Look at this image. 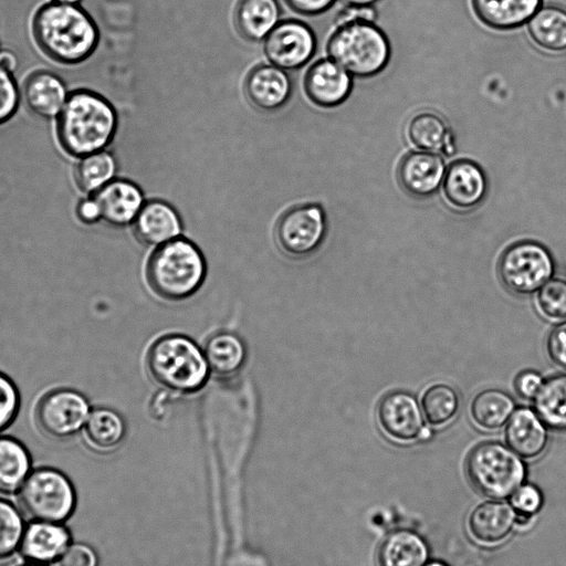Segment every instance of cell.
Listing matches in <instances>:
<instances>
[{"instance_id": "obj_27", "label": "cell", "mask_w": 566, "mask_h": 566, "mask_svg": "<svg viewBox=\"0 0 566 566\" xmlns=\"http://www.w3.org/2000/svg\"><path fill=\"white\" fill-rule=\"evenodd\" d=\"M203 354L210 373L221 378L234 376L247 361L243 340L228 331L213 333L206 342Z\"/></svg>"}, {"instance_id": "obj_19", "label": "cell", "mask_w": 566, "mask_h": 566, "mask_svg": "<svg viewBox=\"0 0 566 566\" xmlns=\"http://www.w3.org/2000/svg\"><path fill=\"white\" fill-rule=\"evenodd\" d=\"M134 233L144 244L158 247L180 237L182 223L176 209L166 201L144 203L134 222Z\"/></svg>"}, {"instance_id": "obj_21", "label": "cell", "mask_w": 566, "mask_h": 566, "mask_svg": "<svg viewBox=\"0 0 566 566\" xmlns=\"http://www.w3.org/2000/svg\"><path fill=\"white\" fill-rule=\"evenodd\" d=\"M543 6V0H471L481 23L496 31H509L526 24Z\"/></svg>"}, {"instance_id": "obj_1", "label": "cell", "mask_w": 566, "mask_h": 566, "mask_svg": "<svg viewBox=\"0 0 566 566\" xmlns=\"http://www.w3.org/2000/svg\"><path fill=\"white\" fill-rule=\"evenodd\" d=\"M32 33L40 50L61 64H77L98 44V29L80 6L54 1L42 4L33 15Z\"/></svg>"}, {"instance_id": "obj_17", "label": "cell", "mask_w": 566, "mask_h": 566, "mask_svg": "<svg viewBox=\"0 0 566 566\" xmlns=\"http://www.w3.org/2000/svg\"><path fill=\"white\" fill-rule=\"evenodd\" d=\"M92 196L99 206L102 219L113 227L133 223L145 203L142 189L126 179H113Z\"/></svg>"}, {"instance_id": "obj_9", "label": "cell", "mask_w": 566, "mask_h": 566, "mask_svg": "<svg viewBox=\"0 0 566 566\" xmlns=\"http://www.w3.org/2000/svg\"><path fill=\"white\" fill-rule=\"evenodd\" d=\"M326 230V214L319 205H297L284 211L277 219L274 240L284 255L300 260L317 251L325 239Z\"/></svg>"}, {"instance_id": "obj_16", "label": "cell", "mask_w": 566, "mask_h": 566, "mask_svg": "<svg viewBox=\"0 0 566 566\" xmlns=\"http://www.w3.org/2000/svg\"><path fill=\"white\" fill-rule=\"evenodd\" d=\"M244 94L255 108L275 112L291 97V78L284 70L273 64H260L248 73L244 80Z\"/></svg>"}, {"instance_id": "obj_32", "label": "cell", "mask_w": 566, "mask_h": 566, "mask_svg": "<svg viewBox=\"0 0 566 566\" xmlns=\"http://www.w3.org/2000/svg\"><path fill=\"white\" fill-rule=\"evenodd\" d=\"M116 169L114 156L103 149L81 157L74 169V179L81 191L94 195L114 179Z\"/></svg>"}, {"instance_id": "obj_13", "label": "cell", "mask_w": 566, "mask_h": 566, "mask_svg": "<svg viewBox=\"0 0 566 566\" xmlns=\"http://www.w3.org/2000/svg\"><path fill=\"white\" fill-rule=\"evenodd\" d=\"M446 169L440 154L417 149L401 157L396 177L402 191L413 198L424 199L439 190Z\"/></svg>"}, {"instance_id": "obj_11", "label": "cell", "mask_w": 566, "mask_h": 566, "mask_svg": "<svg viewBox=\"0 0 566 566\" xmlns=\"http://www.w3.org/2000/svg\"><path fill=\"white\" fill-rule=\"evenodd\" d=\"M316 45L315 33L310 25L287 19L280 21L263 40V52L271 64L291 71L307 64Z\"/></svg>"}, {"instance_id": "obj_35", "label": "cell", "mask_w": 566, "mask_h": 566, "mask_svg": "<svg viewBox=\"0 0 566 566\" xmlns=\"http://www.w3.org/2000/svg\"><path fill=\"white\" fill-rule=\"evenodd\" d=\"M24 524L20 512L0 499V560L7 559L20 547Z\"/></svg>"}, {"instance_id": "obj_10", "label": "cell", "mask_w": 566, "mask_h": 566, "mask_svg": "<svg viewBox=\"0 0 566 566\" xmlns=\"http://www.w3.org/2000/svg\"><path fill=\"white\" fill-rule=\"evenodd\" d=\"M90 412V405L82 394L72 389H56L40 399L35 418L44 434L66 439L84 427Z\"/></svg>"}, {"instance_id": "obj_18", "label": "cell", "mask_w": 566, "mask_h": 566, "mask_svg": "<svg viewBox=\"0 0 566 566\" xmlns=\"http://www.w3.org/2000/svg\"><path fill=\"white\" fill-rule=\"evenodd\" d=\"M405 135L418 150L446 156L455 153L453 132L448 120L434 111L423 109L413 114L406 124Z\"/></svg>"}, {"instance_id": "obj_23", "label": "cell", "mask_w": 566, "mask_h": 566, "mask_svg": "<svg viewBox=\"0 0 566 566\" xmlns=\"http://www.w3.org/2000/svg\"><path fill=\"white\" fill-rule=\"evenodd\" d=\"M22 93L28 108L45 119L57 117L69 96L64 82L49 71L32 73Z\"/></svg>"}, {"instance_id": "obj_34", "label": "cell", "mask_w": 566, "mask_h": 566, "mask_svg": "<svg viewBox=\"0 0 566 566\" xmlns=\"http://www.w3.org/2000/svg\"><path fill=\"white\" fill-rule=\"evenodd\" d=\"M459 407V394L448 384H434L428 387L421 397L423 416L432 426L449 422L457 415Z\"/></svg>"}, {"instance_id": "obj_5", "label": "cell", "mask_w": 566, "mask_h": 566, "mask_svg": "<svg viewBox=\"0 0 566 566\" xmlns=\"http://www.w3.org/2000/svg\"><path fill=\"white\" fill-rule=\"evenodd\" d=\"M326 51L352 76L368 78L381 73L391 57L388 36L375 22L356 21L337 25Z\"/></svg>"}, {"instance_id": "obj_20", "label": "cell", "mask_w": 566, "mask_h": 566, "mask_svg": "<svg viewBox=\"0 0 566 566\" xmlns=\"http://www.w3.org/2000/svg\"><path fill=\"white\" fill-rule=\"evenodd\" d=\"M71 535L61 523L34 521L23 532L20 552L31 563L49 564L70 546Z\"/></svg>"}, {"instance_id": "obj_33", "label": "cell", "mask_w": 566, "mask_h": 566, "mask_svg": "<svg viewBox=\"0 0 566 566\" xmlns=\"http://www.w3.org/2000/svg\"><path fill=\"white\" fill-rule=\"evenodd\" d=\"M88 442L96 449L109 450L117 447L125 434L122 417L108 408H98L90 412L84 424Z\"/></svg>"}, {"instance_id": "obj_42", "label": "cell", "mask_w": 566, "mask_h": 566, "mask_svg": "<svg viewBox=\"0 0 566 566\" xmlns=\"http://www.w3.org/2000/svg\"><path fill=\"white\" fill-rule=\"evenodd\" d=\"M543 376L535 370H523L514 380L516 394L523 399H533L543 385Z\"/></svg>"}, {"instance_id": "obj_30", "label": "cell", "mask_w": 566, "mask_h": 566, "mask_svg": "<svg viewBox=\"0 0 566 566\" xmlns=\"http://www.w3.org/2000/svg\"><path fill=\"white\" fill-rule=\"evenodd\" d=\"M533 400L534 410L546 427L566 430V374L544 380Z\"/></svg>"}, {"instance_id": "obj_40", "label": "cell", "mask_w": 566, "mask_h": 566, "mask_svg": "<svg viewBox=\"0 0 566 566\" xmlns=\"http://www.w3.org/2000/svg\"><path fill=\"white\" fill-rule=\"evenodd\" d=\"M546 349L549 358L566 370V321L557 324L549 332Z\"/></svg>"}, {"instance_id": "obj_48", "label": "cell", "mask_w": 566, "mask_h": 566, "mask_svg": "<svg viewBox=\"0 0 566 566\" xmlns=\"http://www.w3.org/2000/svg\"><path fill=\"white\" fill-rule=\"evenodd\" d=\"M430 437H431V431H430V429H428V428H426V427H424V428L422 429V431H421L420 436H419V439H421V440H428Z\"/></svg>"}, {"instance_id": "obj_47", "label": "cell", "mask_w": 566, "mask_h": 566, "mask_svg": "<svg viewBox=\"0 0 566 566\" xmlns=\"http://www.w3.org/2000/svg\"><path fill=\"white\" fill-rule=\"evenodd\" d=\"M346 6H361L369 7L375 6L380 0H342Z\"/></svg>"}, {"instance_id": "obj_22", "label": "cell", "mask_w": 566, "mask_h": 566, "mask_svg": "<svg viewBox=\"0 0 566 566\" xmlns=\"http://www.w3.org/2000/svg\"><path fill=\"white\" fill-rule=\"evenodd\" d=\"M509 447L525 459L538 457L548 442V432L535 411L521 407L514 410L505 428Z\"/></svg>"}, {"instance_id": "obj_36", "label": "cell", "mask_w": 566, "mask_h": 566, "mask_svg": "<svg viewBox=\"0 0 566 566\" xmlns=\"http://www.w3.org/2000/svg\"><path fill=\"white\" fill-rule=\"evenodd\" d=\"M537 305L548 318L562 319L566 317V280L549 279L537 293Z\"/></svg>"}, {"instance_id": "obj_29", "label": "cell", "mask_w": 566, "mask_h": 566, "mask_svg": "<svg viewBox=\"0 0 566 566\" xmlns=\"http://www.w3.org/2000/svg\"><path fill=\"white\" fill-rule=\"evenodd\" d=\"M515 410L514 399L502 389L489 388L475 395L470 406L473 421L484 430H496Z\"/></svg>"}, {"instance_id": "obj_8", "label": "cell", "mask_w": 566, "mask_h": 566, "mask_svg": "<svg viewBox=\"0 0 566 566\" xmlns=\"http://www.w3.org/2000/svg\"><path fill=\"white\" fill-rule=\"evenodd\" d=\"M548 249L533 240L517 241L502 253L497 273L504 287L517 295L538 291L554 273Z\"/></svg>"}, {"instance_id": "obj_46", "label": "cell", "mask_w": 566, "mask_h": 566, "mask_svg": "<svg viewBox=\"0 0 566 566\" xmlns=\"http://www.w3.org/2000/svg\"><path fill=\"white\" fill-rule=\"evenodd\" d=\"M18 66L15 54L7 49H0V67L13 73Z\"/></svg>"}, {"instance_id": "obj_15", "label": "cell", "mask_w": 566, "mask_h": 566, "mask_svg": "<svg viewBox=\"0 0 566 566\" xmlns=\"http://www.w3.org/2000/svg\"><path fill=\"white\" fill-rule=\"evenodd\" d=\"M303 87L313 104L336 107L349 97L353 76L332 59H321L307 69Z\"/></svg>"}, {"instance_id": "obj_6", "label": "cell", "mask_w": 566, "mask_h": 566, "mask_svg": "<svg viewBox=\"0 0 566 566\" xmlns=\"http://www.w3.org/2000/svg\"><path fill=\"white\" fill-rule=\"evenodd\" d=\"M465 472L480 493L492 499H505L522 485L526 468L510 447L496 441H485L469 452Z\"/></svg>"}, {"instance_id": "obj_38", "label": "cell", "mask_w": 566, "mask_h": 566, "mask_svg": "<svg viewBox=\"0 0 566 566\" xmlns=\"http://www.w3.org/2000/svg\"><path fill=\"white\" fill-rule=\"evenodd\" d=\"M20 403L18 389L13 381L0 373V431L15 418Z\"/></svg>"}, {"instance_id": "obj_43", "label": "cell", "mask_w": 566, "mask_h": 566, "mask_svg": "<svg viewBox=\"0 0 566 566\" xmlns=\"http://www.w3.org/2000/svg\"><path fill=\"white\" fill-rule=\"evenodd\" d=\"M377 10L375 6L361 7V6H346L336 18V25L344 23L356 22V21H369L375 22L377 19Z\"/></svg>"}, {"instance_id": "obj_41", "label": "cell", "mask_w": 566, "mask_h": 566, "mask_svg": "<svg viewBox=\"0 0 566 566\" xmlns=\"http://www.w3.org/2000/svg\"><path fill=\"white\" fill-rule=\"evenodd\" d=\"M59 566H97V556L85 544L70 545L57 560Z\"/></svg>"}, {"instance_id": "obj_31", "label": "cell", "mask_w": 566, "mask_h": 566, "mask_svg": "<svg viewBox=\"0 0 566 566\" xmlns=\"http://www.w3.org/2000/svg\"><path fill=\"white\" fill-rule=\"evenodd\" d=\"M31 469L25 447L10 437H0V493H14L22 486Z\"/></svg>"}, {"instance_id": "obj_24", "label": "cell", "mask_w": 566, "mask_h": 566, "mask_svg": "<svg viewBox=\"0 0 566 566\" xmlns=\"http://www.w3.org/2000/svg\"><path fill=\"white\" fill-rule=\"evenodd\" d=\"M515 523V510L510 504L497 501L478 505L468 520L471 535L480 543L490 545L504 541Z\"/></svg>"}, {"instance_id": "obj_49", "label": "cell", "mask_w": 566, "mask_h": 566, "mask_svg": "<svg viewBox=\"0 0 566 566\" xmlns=\"http://www.w3.org/2000/svg\"><path fill=\"white\" fill-rule=\"evenodd\" d=\"M54 2H57V3H62V4H73V6H78V3L82 1V0H52Z\"/></svg>"}, {"instance_id": "obj_12", "label": "cell", "mask_w": 566, "mask_h": 566, "mask_svg": "<svg viewBox=\"0 0 566 566\" xmlns=\"http://www.w3.org/2000/svg\"><path fill=\"white\" fill-rule=\"evenodd\" d=\"M441 187L444 200L450 207L459 211H470L483 202L489 184L478 163L459 158L447 167Z\"/></svg>"}, {"instance_id": "obj_39", "label": "cell", "mask_w": 566, "mask_h": 566, "mask_svg": "<svg viewBox=\"0 0 566 566\" xmlns=\"http://www.w3.org/2000/svg\"><path fill=\"white\" fill-rule=\"evenodd\" d=\"M511 503L516 514L532 517L543 505L541 491L532 485H521L511 496Z\"/></svg>"}, {"instance_id": "obj_14", "label": "cell", "mask_w": 566, "mask_h": 566, "mask_svg": "<svg viewBox=\"0 0 566 566\" xmlns=\"http://www.w3.org/2000/svg\"><path fill=\"white\" fill-rule=\"evenodd\" d=\"M377 418L384 432L397 441L418 439L424 428L420 405L403 390L390 391L380 399Z\"/></svg>"}, {"instance_id": "obj_25", "label": "cell", "mask_w": 566, "mask_h": 566, "mask_svg": "<svg viewBox=\"0 0 566 566\" xmlns=\"http://www.w3.org/2000/svg\"><path fill=\"white\" fill-rule=\"evenodd\" d=\"M526 32L541 51L549 54L565 53L566 9L556 4L542 6L526 23Z\"/></svg>"}, {"instance_id": "obj_28", "label": "cell", "mask_w": 566, "mask_h": 566, "mask_svg": "<svg viewBox=\"0 0 566 566\" xmlns=\"http://www.w3.org/2000/svg\"><path fill=\"white\" fill-rule=\"evenodd\" d=\"M277 0H240L234 11L239 33L252 42L262 41L280 22Z\"/></svg>"}, {"instance_id": "obj_44", "label": "cell", "mask_w": 566, "mask_h": 566, "mask_svg": "<svg viewBox=\"0 0 566 566\" xmlns=\"http://www.w3.org/2000/svg\"><path fill=\"white\" fill-rule=\"evenodd\" d=\"M290 8L304 15H317L327 11L336 0H285Z\"/></svg>"}, {"instance_id": "obj_3", "label": "cell", "mask_w": 566, "mask_h": 566, "mask_svg": "<svg viewBox=\"0 0 566 566\" xmlns=\"http://www.w3.org/2000/svg\"><path fill=\"white\" fill-rule=\"evenodd\" d=\"M206 274L202 252L182 237L156 247L145 268L150 290L160 298L171 302L192 296L201 287Z\"/></svg>"}, {"instance_id": "obj_45", "label": "cell", "mask_w": 566, "mask_h": 566, "mask_svg": "<svg viewBox=\"0 0 566 566\" xmlns=\"http://www.w3.org/2000/svg\"><path fill=\"white\" fill-rule=\"evenodd\" d=\"M76 214L77 218L86 224L95 223L102 219L99 206L93 196L78 202Z\"/></svg>"}, {"instance_id": "obj_50", "label": "cell", "mask_w": 566, "mask_h": 566, "mask_svg": "<svg viewBox=\"0 0 566 566\" xmlns=\"http://www.w3.org/2000/svg\"><path fill=\"white\" fill-rule=\"evenodd\" d=\"M424 566H448L447 564L439 560L427 562Z\"/></svg>"}, {"instance_id": "obj_7", "label": "cell", "mask_w": 566, "mask_h": 566, "mask_svg": "<svg viewBox=\"0 0 566 566\" xmlns=\"http://www.w3.org/2000/svg\"><path fill=\"white\" fill-rule=\"evenodd\" d=\"M18 501L21 511L33 521L62 523L73 514L76 494L64 473L40 468L28 475Z\"/></svg>"}, {"instance_id": "obj_4", "label": "cell", "mask_w": 566, "mask_h": 566, "mask_svg": "<svg viewBox=\"0 0 566 566\" xmlns=\"http://www.w3.org/2000/svg\"><path fill=\"white\" fill-rule=\"evenodd\" d=\"M146 368L156 384L178 394L200 390L210 374L203 350L181 334L158 337L147 350Z\"/></svg>"}, {"instance_id": "obj_37", "label": "cell", "mask_w": 566, "mask_h": 566, "mask_svg": "<svg viewBox=\"0 0 566 566\" xmlns=\"http://www.w3.org/2000/svg\"><path fill=\"white\" fill-rule=\"evenodd\" d=\"M19 104L20 91L13 74L0 67V125L15 114Z\"/></svg>"}, {"instance_id": "obj_2", "label": "cell", "mask_w": 566, "mask_h": 566, "mask_svg": "<svg viewBox=\"0 0 566 566\" xmlns=\"http://www.w3.org/2000/svg\"><path fill=\"white\" fill-rule=\"evenodd\" d=\"M56 118L59 143L73 157L103 150L117 128L113 105L88 90L72 92Z\"/></svg>"}, {"instance_id": "obj_51", "label": "cell", "mask_w": 566, "mask_h": 566, "mask_svg": "<svg viewBox=\"0 0 566 566\" xmlns=\"http://www.w3.org/2000/svg\"><path fill=\"white\" fill-rule=\"evenodd\" d=\"M21 566H45V565L38 564V563H30V564H24V565H21Z\"/></svg>"}, {"instance_id": "obj_26", "label": "cell", "mask_w": 566, "mask_h": 566, "mask_svg": "<svg viewBox=\"0 0 566 566\" xmlns=\"http://www.w3.org/2000/svg\"><path fill=\"white\" fill-rule=\"evenodd\" d=\"M429 548L413 531L397 530L388 534L377 551L378 566H424Z\"/></svg>"}]
</instances>
